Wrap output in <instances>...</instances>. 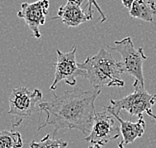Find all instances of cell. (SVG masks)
<instances>
[{"instance_id": "cell-1", "label": "cell", "mask_w": 156, "mask_h": 148, "mask_svg": "<svg viewBox=\"0 0 156 148\" xmlns=\"http://www.w3.org/2000/svg\"><path fill=\"white\" fill-rule=\"evenodd\" d=\"M100 92V88L67 90L60 96L54 95L50 101L41 102L38 107L46 113V118L37 130L52 126L55 135L61 129H76L86 137L91 131L96 113L95 100Z\"/></svg>"}, {"instance_id": "cell-2", "label": "cell", "mask_w": 156, "mask_h": 148, "mask_svg": "<svg viewBox=\"0 0 156 148\" xmlns=\"http://www.w3.org/2000/svg\"><path fill=\"white\" fill-rule=\"evenodd\" d=\"M78 67L84 70V78L89 80L92 88L123 87L125 82L120 78L123 71L121 61H117L105 49H100L94 56H89Z\"/></svg>"}, {"instance_id": "cell-3", "label": "cell", "mask_w": 156, "mask_h": 148, "mask_svg": "<svg viewBox=\"0 0 156 148\" xmlns=\"http://www.w3.org/2000/svg\"><path fill=\"white\" fill-rule=\"evenodd\" d=\"M42 98L43 94L39 89H30L27 87L14 88L8 99V114L15 116L13 127L19 126L23 119L32 115L36 109V104Z\"/></svg>"}, {"instance_id": "cell-4", "label": "cell", "mask_w": 156, "mask_h": 148, "mask_svg": "<svg viewBox=\"0 0 156 148\" xmlns=\"http://www.w3.org/2000/svg\"><path fill=\"white\" fill-rule=\"evenodd\" d=\"M133 88L134 91L132 93L121 99H111V109L117 114H119L121 110H125L132 116L141 118L143 117V112L151 110L152 106L156 103V95L148 93L144 85L137 80L134 81Z\"/></svg>"}, {"instance_id": "cell-5", "label": "cell", "mask_w": 156, "mask_h": 148, "mask_svg": "<svg viewBox=\"0 0 156 148\" xmlns=\"http://www.w3.org/2000/svg\"><path fill=\"white\" fill-rule=\"evenodd\" d=\"M115 46H109L110 50L117 51L121 54L122 67L124 73L133 76L140 84L144 85L143 76V62L147 59L144 54L143 48L134 47L132 38L130 36L123 38L122 40L114 41Z\"/></svg>"}, {"instance_id": "cell-6", "label": "cell", "mask_w": 156, "mask_h": 148, "mask_svg": "<svg viewBox=\"0 0 156 148\" xmlns=\"http://www.w3.org/2000/svg\"><path fill=\"white\" fill-rule=\"evenodd\" d=\"M56 53L57 59L55 63L54 79L50 85V90H55L57 84L62 81L70 86H75L77 77L85 76L84 70L78 67V63L76 62V47L73 46L71 50L66 53L57 49Z\"/></svg>"}, {"instance_id": "cell-7", "label": "cell", "mask_w": 156, "mask_h": 148, "mask_svg": "<svg viewBox=\"0 0 156 148\" xmlns=\"http://www.w3.org/2000/svg\"><path fill=\"white\" fill-rule=\"evenodd\" d=\"M115 117L109 111L96 112L94 115L91 131L86 137L85 141L91 145L103 146L111 140L118 138L120 129L115 125Z\"/></svg>"}, {"instance_id": "cell-8", "label": "cell", "mask_w": 156, "mask_h": 148, "mask_svg": "<svg viewBox=\"0 0 156 148\" xmlns=\"http://www.w3.org/2000/svg\"><path fill=\"white\" fill-rule=\"evenodd\" d=\"M48 9V0H37L32 3L23 2L21 4L20 10L17 12V17L25 21L27 26L32 32V35L36 39L41 37L39 27L45 24L46 16L49 12Z\"/></svg>"}, {"instance_id": "cell-9", "label": "cell", "mask_w": 156, "mask_h": 148, "mask_svg": "<svg viewBox=\"0 0 156 148\" xmlns=\"http://www.w3.org/2000/svg\"><path fill=\"white\" fill-rule=\"evenodd\" d=\"M84 0H67L64 6L59 7L57 15L53 19H60L67 27H77L92 19L82 8Z\"/></svg>"}, {"instance_id": "cell-10", "label": "cell", "mask_w": 156, "mask_h": 148, "mask_svg": "<svg viewBox=\"0 0 156 148\" xmlns=\"http://www.w3.org/2000/svg\"><path fill=\"white\" fill-rule=\"evenodd\" d=\"M105 109L109 111L110 113L114 116L115 119L119 122L120 124V134L123 137V143L124 145L130 144L134 142L137 138H139L143 134L145 131V121L143 117L138 119V121L132 122V121H125L119 117V115L115 113L111 109V106H106Z\"/></svg>"}, {"instance_id": "cell-11", "label": "cell", "mask_w": 156, "mask_h": 148, "mask_svg": "<svg viewBox=\"0 0 156 148\" xmlns=\"http://www.w3.org/2000/svg\"><path fill=\"white\" fill-rule=\"evenodd\" d=\"M156 13L154 0H134L129 9V14L132 18L141 19L146 22H152Z\"/></svg>"}, {"instance_id": "cell-12", "label": "cell", "mask_w": 156, "mask_h": 148, "mask_svg": "<svg viewBox=\"0 0 156 148\" xmlns=\"http://www.w3.org/2000/svg\"><path fill=\"white\" fill-rule=\"evenodd\" d=\"M23 140L20 132L2 130L0 131V148H22Z\"/></svg>"}, {"instance_id": "cell-13", "label": "cell", "mask_w": 156, "mask_h": 148, "mask_svg": "<svg viewBox=\"0 0 156 148\" xmlns=\"http://www.w3.org/2000/svg\"><path fill=\"white\" fill-rule=\"evenodd\" d=\"M68 143L61 139L51 138V136L47 134L44 136L40 141H32L29 144L30 148H66Z\"/></svg>"}, {"instance_id": "cell-14", "label": "cell", "mask_w": 156, "mask_h": 148, "mask_svg": "<svg viewBox=\"0 0 156 148\" xmlns=\"http://www.w3.org/2000/svg\"><path fill=\"white\" fill-rule=\"evenodd\" d=\"M93 6L97 9V11L99 12V14H100V16H101L100 23L105 22V21H106V16H105L104 12L102 11V9L100 8V6L98 5V3L96 2V0H87V13L89 14L91 17H93V15H92V8H93Z\"/></svg>"}, {"instance_id": "cell-15", "label": "cell", "mask_w": 156, "mask_h": 148, "mask_svg": "<svg viewBox=\"0 0 156 148\" xmlns=\"http://www.w3.org/2000/svg\"><path fill=\"white\" fill-rule=\"evenodd\" d=\"M121 2H122V4L123 6L125 7L126 9H130V7L131 5H132V3L134 2V0H121Z\"/></svg>"}, {"instance_id": "cell-16", "label": "cell", "mask_w": 156, "mask_h": 148, "mask_svg": "<svg viewBox=\"0 0 156 148\" xmlns=\"http://www.w3.org/2000/svg\"><path fill=\"white\" fill-rule=\"evenodd\" d=\"M146 113H147L148 115H149L150 117L153 118L154 120H156V115H155V114H153V112H152V110H147V111H146Z\"/></svg>"}, {"instance_id": "cell-17", "label": "cell", "mask_w": 156, "mask_h": 148, "mask_svg": "<svg viewBox=\"0 0 156 148\" xmlns=\"http://www.w3.org/2000/svg\"><path fill=\"white\" fill-rule=\"evenodd\" d=\"M118 148H125L124 147V143H123V141H121L119 144H118Z\"/></svg>"}, {"instance_id": "cell-18", "label": "cell", "mask_w": 156, "mask_h": 148, "mask_svg": "<svg viewBox=\"0 0 156 148\" xmlns=\"http://www.w3.org/2000/svg\"><path fill=\"white\" fill-rule=\"evenodd\" d=\"M88 148H101V146H99V145H90Z\"/></svg>"}, {"instance_id": "cell-19", "label": "cell", "mask_w": 156, "mask_h": 148, "mask_svg": "<svg viewBox=\"0 0 156 148\" xmlns=\"http://www.w3.org/2000/svg\"><path fill=\"white\" fill-rule=\"evenodd\" d=\"M155 6H156V3H155Z\"/></svg>"}]
</instances>
